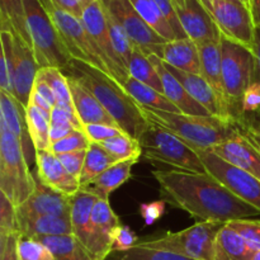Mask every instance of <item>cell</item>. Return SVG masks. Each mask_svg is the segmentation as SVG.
Listing matches in <instances>:
<instances>
[{
  "label": "cell",
  "mask_w": 260,
  "mask_h": 260,
  "mask_svg": "<svg viewBox=\"0 0 260 260\" xmlns=\"http://www.w3.org/2000/svg\"><path fill=\"white\" fill-rule=\"evenodd\" d=\"M18 231L17 207L12 201L0 192V235H9Z\"/></svg>",
  "instance_id": "45"
},
{
  "label": "cell",
  "mask_w": 260,
  "mask_h": 260,
  "mask_svg": "<svg viewBox=\"0 0 260 260\" xmlns=\"http://www.w3.org/2000/svg\"><path fill=\"white\" fill-rule=\"evenodd\" d=\"M243 116L260 117V84L251 83V85L244 94Z\"/></svg>",
  "instance_id": "49"
},
{
  "label": "cell",
  "mask_w": 260,
  "mask_h": 260,
  "mask_svg": "<svg viewBox=\"0 0 260 260\" xmlns=\"http://www.w3.org/2000/svg\"><path fill=\"white\" fill-rule=\"evenodd\" d=\"M102 146L111 152L114 157L122 161L127 159H140L142 155L141 145L137 139L127 134H121L118 136L109 139L107 141L102 142Z\"/></svg>",
  "instance_id": "39"
},
{
  "label": "cell",
  "mask_w": 260,
  "mask_h": 260,
  "mask_svg": "<svg viewBox=\"0 0 260 260\" xmlns=\"http://www.w3.org/2000/svg\"><path fill=\"white\" fill-rule=\"evenodd\" d=\"M142 156L151 161L170 165L175 170L206 173L197 152L168 129L149 122L139 139Z\"/></svg>",
  "instance_id": "7"
},
{
  "label": "cell",
  "mask_w": 260,
  "mask_h": 260,
  "mask_svg": "<svg viewBox=\"0 0 260 260\" xmlns=\"http://www.w3.org/2000/svg\"><path fill=\"white\" fill-rule=\"evenodd\" d=\"M251 260H260V250L254 253V255H253V258H251Z\"/></svg>",
  "instance_id": "60"
},
{
  "label": "cell",
  "mask_w": 260,
  "mask_h": 260,
  "mask_svg": "<svg viewBox=\"0 0 260 260\" xmlns=\"http://www.w3.org/2000/svg\"><path fill=\"white\" fill-rule=\"evenodd\" d=\"M99 3L106 14L118 23L127 33L135 47L140 48L147 56L162 57L164 46L168 41L145 22L129 0H99Z\"/></svg>",
  "instance_id": "9"
},
{
  "label": "cell",
  "mask_w": 260,
  "mask_h": 260,
  "mask_svg": "<svg viewBox=\"0 0 260 260\" xmlns=\"http://www.w3.org/2000/svg\"><path fill=\"white\" fill-rule=\"evenodd\" d=\"M222 84L229 117L235 123L243 119V98L253 83L254 52L234 41L221 37Z\"/></svg>",
  "instance_id": "5"
},
{
  "label": "cell",
  "mask_w": 260,
  "mask_h": 260,
  "mask_svg": "<svg viewBox=\"0 0 260 260\" xmlns=\"http://www.w3.org/2000/svg\"><path fill=\"white\" fill-rule=\"evenodd\" d=\"M211 150L225 161L250 173L260 180V151L240 131L233 139Z\"/></svg>",
  "instance_id": "20"
},
{
  "label": "cell",
  "mask_w": 260,
  "mask_h": 260,
  "mask_svg": "<svg viewBox=\"0 0 260 260\" xmlns=\"http://www.w3.org/2000/svg\"><path fill=\"white\" fill-rule=\"evenodd\" d=\"M206 173L212 175L233 194L260 212V180L250 173L234 167L215 154L211 149H196Z\"/></svg>",
  "instance_id": "10"
},
{
  "label": "cell",
  "mask_w": 260,
  "mask_h": 260,
  "mask_svg": "<svg viewBox=\"0 0 260 260\" xmlns=\"http://www.w3.org/2000/svg\"><path fill=\"white\" fill-rule=\"evenodd\" d=\"M128 74L131 78L151 86L155 90L162 93L161 79L155 69L154 63L150 61L149 56L145 55L140 48H135L128 61Z\"/></svg>",
  "instance_id": "34"
},
{
  "label": "cell",
  "mask_w": 260,
  "mask_h": 260,
  "mask_svg": "<svg viewBox=\"0 0 260 260\" xmlns=\"http://www.w3.org/2000/svg\"><path fill=\"white\" fill-rule=\"evenodd\" d=\"M223 225L222 222H197L178 233L142 239L137 245L170 251L194 260H213L216 236Z\"/></svg>",
  "instance_id": "8"
},
{
  "label": "cell",
  "mask_w": 260,
  "mask_h": 260,
  "mask_svg": "<svg viewBox=\"0 0 260 260\" xmlns=\"http://www.w3.org/2000/svg\"><path fill=\"white\" fill-rule=\"evenodd\" d=\"M62 73L73 76L85 86L116 121L119 128L134 139H140L145 128L149 126V121L142 116L139 104L127 94L116 79L79 60L71 61L70 66Z\"/></svg>",
  "instance_id": "2"
},
{
  "label": "cell",
  "mask_w": 260,
  "mask_h": 260,
  "mask_svg": "<svg viewBox=\"0 0 260 260\" xmlns=\"http://www.w3.org/2000/svg\"><path fill=\"white\" fill-rule=\"evenodd\" d=\"M50 14L60 32L63 45L68 48L71 58L89 63L109 75L108 69L99 52V48L96 47L93 38L85 29L80 18H76L55 8L51 9Z\"/></svg>",
  "instance_id": "12"
},
{
  "label": "cell",
  "mask_w": 260,
  "mask_h": 260,
  "mask_svg": "<svg viewBox=\"0 0 260 260\" xmlns=\"http://www.w3.org/2000/svg\"><path fill=\"white\" fill-rule=\"evenodd\" d=\"M28 132L32 140L35 154L37 151H48L51 150L50 139V121L32 104L25 109Z\"/></svg>",
  "instance_id": "36"
},
{
  "label": "cell",
  "mask_w": 260,
  "mask_h": 260,
  "mask_svg": "<svg viewBox=\"0 0 260 260\" xmlns=\"http://www.w3.org/2000/svg\"><path fill=\"white\" fill-rule=\"evenodd\" d=\"M81 22L95 42L96 47L99 48V52L108 69L109 75L116 79L121 85H123L124 81L129 78V74L114 50L111 33H109L107 15L99 0H95L93 4L86 8L81 17Z\"/></svg>",
  "instance_id": "13"
},
{
  "label": "cell",
  "mask_w": 260,
  "mask_h": 260,
  "mask_svg": "<svg viewBox=\"0 0 260 260\" xmlns=\"http://www.w3.org/2000/svg\"><path fill=\"white\" fill-rule=\"evenodd\" d=\"M250 10L255 28H260V0H250Z\"/></svg>",
  "instance_id": "58"
},
{
  "label": "cell",
  "mask_w": 260,
  "mask_h": 260,
  "mask_svg": "<svg viewBox=\"0 0 260 260\" xmlns=\"http://www.w3.org/2000/svg\"><path fill=\"white\" fill-rule=\"evenodd\" d=\"M36 78L45 81V83L52 89V91L55 93L56 101H57V104H56V106H60L62 107V108L69 109V111L76 112L75 107H74V103H73V96H71L68 78H66V75L60 70V69H56V68L40 69Z\"/></svg>",
  "instance_id": "35"
},
{
  "label": "cell",
  "mask_w": 260,
  "mask_h": 260,
  "mask_svg": "<svg viewBox=\"0 0 260 260\" xmlns=\"http://www.w3.org/2000/svg\"><path fill=\"white\" fill-rule=\"evenodd\" d=\"M241 2H243L244 4H245V5H248V7L250 8V0H241Z\"/></svg>",
  "instance_id": "61"
},
{
  "label": "cell",
  "mask_w": 260,
  "mask_h": 260,
  "mask_svg": "<svg viewBox=\"0 0 260 260\" xmlns=\"http://www.w3.org/2000/svg\"><path fill=\"white\" fill-rule=\"evenodd\" d=\"M253 255L243 236L225 223L216 236L213 260H251Z\"/></svg>",
  "instance_id": "29"
},
{
  "label": "cell",
  "mask_w": 260,
  "mask_h": 260,
  "mask_svg": "<svg viewBox=\"0 0 260 260\" xmlns=\"http://www.w3.org/2000/svg\"><path fill=\"white\" fill-rule=\"evenodd\" d=\"M139 108L147 121L172 132L193 150L212 149L239 134L233 119L216 116H189L147 108L140 104Z\"/></svg>",
  "instance_id": "3"
},
{
  "label": "cell",
  "mask_w": 260,
  "mask_h": 260,
  "mask_svg": "<svg viewBox=\"0 0 260 260\" xmlns=\"http://www.w3.org/2000/svg\"><path fill=\"white\" fill-rule=\"evenodd\" d=\"M118 216L114 213L108 200H98L91 215V229L86 249L94 260H106L112 253V238L118 226Z\"/></svg>",
  "instance_id": "15"
},
{
  "label": "cell",
  "mask_w": 260,
  "mask_h": 260,
  "mask_svg": "<svg viewBox=\"0 0 260 260\" xmlns=\"http://www.w3.org/2000/svg\"><path fill=\"white\" fill-rule=\"evenodd\" d=\"M18 217H37V216H56L70 218L71 197L47 187L36 178L35 192L17 207Z\"/></svg>",
  "instance_id": "16"
},
{
  "label": "cell",
  "mask_w": 260,
  "mask_h": 260,
  "mask_svg": "<svg viewBox=\"0 0 260 260\" xmlns=\"http://www.w3.org/2000/svg\"><path fill=\"white\" fill-rule=\"evenodd\" d=\"M239 131L260 151V117H244L236 123Z\"/></svg>",
  "instance_id": "51"
},
{
  "label": "cell",
  "mask_w": 260,
  "mask_h": 260,
  "mask_svg": "<svg viewBox=\"0 0 260 260\" xmlns=\"http://www.w3.org/2000/svg\"><path fill=\"white\" fill-rule=\"evenodd\" d=\"M29 104H32L33 107H36V108H37L38 111H40L41 113H42L43 116H45L46 118L50 121L51 113H52V111H53V106L52 104L48 103V102L46 101V99L43 98V96L41 95L37 90H35V89H33L32 94H30ZM29 104H28V106H29Z\"/></svg>",
  "instance_id": "55"
},
{
  "label": "cell",
  "mask_w": 260,
  "mask_h": 260,
  "mask_svg": "<svg viewBox=\"0 0 260 260\" xmlns=\"http://www.w3.org/2000/svg\"><path fill=\"white\" fill-rule=\"evenodd\" d=\"M23 3L32 48L40 69L56 68L61 71L66 70L73 58L63 45L50 12L43 7L41 0H23Z\"/></svg>",
  "instance_id": "4"
},
{
  "label": "cell",
  "mask_w": 260,
  "mask_h": 260,
  "mask_svg": "<svg viewBox=\"0 0 260 260\" xmlns=\"http://www.w3.org/2000/svg\"><path fill=\"white\" fill-rule=\"evenodd\" d=\"M137 161L139 159H127L116 162L109 169L102 173L98 178H95L88 187L81 189L96 196L99 200L109 201V196L131 178L132 168Z\"/></svg>",
  "instance_id": "25"
},
{
  "label": "cell",
  "mask_w": 260,
  "mask_h": 260,
  "mask_svg": "<svg viewBox=\"0 0 260 260\" xmlns=\"http://www.w3.org/2000/svg\"><path fill=\"white\" fill-rule=\"evenodd\" d=\"M36 167H37V178L47 187L73 197L80 190V182L70 174L63 168L57 155L51 150L48 151H37Z\"/></svg>",
  "instance_id": "18"
},
{
  "label": "cell",
  "mask_w": 260,
  "mask_h": 260,
  "mask_svg": "<svg viewBox=\"0 0 260 260\" xmlns=\"http://www.w3.org/2000/svg\"><path fill=\"white\" fill-rule=\"evenodd\" d=\"M70 86L73 103L75 107L76 114L80 119L81 124H108V126H117L113 118L109 116L108 112L104 109L98 102V99L85 88L81 85L73 76L66 75Z\"/></svg>",
  "instance_id": "22"
},
{
  "label": "cell",
  "mask_w": 260,
  "mask_h": 260,
  "mask_svg": "<svg viewBox=\"0 0 260 260\" xmlns=\"http://www.w3.org/2000/svg\"><path fill=\"white\" fill-rule=\"evenodd\" d=\"M99 198L86 190L80 189L71 197L70 220L73 235L86 248L91 229V215Z\"/></svg>",
  "instance_id": "27"
},
{
  "label": "cell",
  "mask_w": 260,
  "mask_h": 260,
  "mask_svg": "<svg viewBox=\"0 0 260 260\" xmlns=\"http://www.w3.org/2000/svg\"><path fill=\"white\" fill-rule=\"evenodd\" d=\"M2 60H0V89L7 93H14V37L9 30H0Z\"/></svg>",
  "instance_id": "38"
},
{
  "label": "cell",
  "mask_w": 260,
  "mask_h": 260,
  "mask_svg": "<svg viewBox=\"0 0 260 260\" xmlns=\"http://www.w3.org/2000/svg\"><path fill=\"white\" fill-rule=\"evenodd\" d=\"M161 60L167 65L185 73L201 74L200 51L197 43L189 38L169 41L165 43Z\"/></svg>",
  "instance_id": "24"
},
{
  "label": "cell",
  "mask_w": 260,
  "mask_h": 260,
  "mask_svg": "<svg viewBox=\"0 0 260 260\" xmlns=\"http://www.w3.org/2000/svg\"><path fill=\"white\" fill-rule=\"evenodd\" d=\"M84 134L90 142L102 144L109 139L118 136L121 134H126L122 128L117 126H108V124H84Z\"/></svg>",
  "instance_id": "47"
},
{
  "label": "cell",
  "mask_w": 260,
  "mask_h": 260,
  "mask_svg": "<svg viewBox=\"0 0 260 260\" xmlns=\"http://www.w3.org/2000/svg\"><path fill=\"white\" fill-rule=\"evenodd\" d=\"M18 231L20 235L37 239L42 236L71 235L73 226L68 217L37 216V217H18Z\"/></svg>",
  "instance_id": "26"
},
{
  "label": "cell",
  "mask_w": 260,
  "mask_h": 260,
  "mask_svg": "<svg viewBox=\"0 0 260 260\" xmlns=\"http://www.w3.org/2000/svg\"><path fill=\"white\" fill-rule=\"evenodd\" d=\"M160 194L167 203L185 211L197 222H222L260 215L208 173L154 170Z\"/></svg>",
  "instance_id": "1"
},
{
  "label": "cell",
  "mask_w": 260,
  "mask_h": 260,
  "mask_svg": "<svg viewBox=\"0 0 260 260\" xmlns=\"http://www.w3.org/2000/svg\"><path fill=\"white\" fill-rule=\"evenodd\" d=\"M13 37H14V74H13L14 93L13 95L27 109L40 66L36 60L33 48L18 36L13 35Z\"/></svg>",
  "instance_id": "17"
},
{
  "label": "cell",
  "mask_w": 260,
  "mask_h": 260,
  "mask_svg": "<svg viewBox=\"0 0 260 260\" xmlns=\"http://www.w3.org/2000/svg\"><path fill=\"white\" fill-rule=\"evenodd\" d=\"M228 225L243 236L254 253L260 250V221L241 218V220L230 221Z\"/></svg>",
  "instance_id": "44"
},
{
  "label": "cell",
  "mask_w": 260,
  "mask_h": 260,
  "mask_svg": "<svg viewBox=\"0 0 260 260\" xmlns=\"http://www.w3.org/2000/svg\"><path fill=\"white\" fill-rule=\"evenodd\" d=\"M37 240L50 249L55 260H94L88 249L73 234L42 236V238H37Z\"/></svg>",
  "instance_id": "32"
},
{
  "label": "cell",
  "mask_w": 260,
  "mask_h": 260,
  "mask_svg": "<svg viewBox=\"0 0 260 260\" xmlns=\"http://www.w3.org/2000/svg\"><path fill=\"white\" fill-rule=\"evenodd\" d=\"M33 89L35 90H37L38 93L41 94V95L43 96V98L46 99V101L48 102L50 104H52L53 107L57 104V101H56V96H55V93L52 91V89L50 88V86L47 85V84L45 83V81L40 80V79L36 78V81H35V86H33Z\"/></svg>",
  "instance_id": "56"
},
{
  "label": "cell",
  "mask_w": 260,
  "mask_h": 260,
  "mask_svg": "<svg viewBox=\"0 0 260 260\" xmlns=\"http://www.w3.org/2000/svg\"><path fill=\"white\" fill-rule=\"evenodd\" d=\"M18 255L20 260H55L50 249L37 239L27 238L19 234L18 238Z\"/></svg>",
  "instance_id": "41"
},
{
  "label": "cell",
  "mask_w": 260,
  "mask_h": 260,
  "mask_svg": "<svg viewBox=\"0 0 260 260\" xmlns=\"http://www.w3.org/2000/svg\"><path fill=\"white\" fill-rule=\"evenodd\" d=\"M50 2L55 9H58L61 12H65L81 19L86 8L93 4L95 0H50Z\"/></svg>",
  "instance_id": "52"
},
{
  "label": "cell",
  "mask_w": 260,
  "mask_h": 260,
  "mask_svg": "<svg viewBox=\"0 0 260 260\" xmlns=\"http://www.w3.org/2000/svg\"><path fill=\"white\" fill-rule=\"evenodd\" d=\"M253 52H254V57H255L253 83L260 84V28H255V41H254Z\"/></svg>",
  "instance_id": "57"
},
{
  "label": "cell",
  "mask_w": 260,
  "mask_h": 260,
  "mask_svg": "<svg viewBox=\"0 0 260 260\" xmlns=\"http://www.w3.org/2000/svg\"><path fill=\"white\" fill-rule=\"evenodd\" d=\"M118 161L119 160L114 157L111 152L107 151L101 144L91 142L89 149L86 150L85 162H84L83 172L79 179L80 189L88 187L95 178H98L102 173H104Z\"/></svg>",
  "instance_id": "33"
},
{
  "label": "cell",
  "mask_w": 260,
  "mask_h": 260,
  "mask_svg": "<svg viewBox=\"0 0 260 260\" xmlns=\"http://www.w3.org/2000/svg\"><path fill=\"white\" fill-rule=\"evenodd\" d=\"M0 124L19 140L27 157L32 140L28 132L25 108L15 99L14 95L2 89H0Z\"/></svg>",
  "instance_id": "23"
},
{
  "label": "cell",
  "mask_w": 260,
  "mask_h": 260,
  "mask_svg": "<svg viewBox=\"0 0 260 260\" xmlns=\"http://www.w3.org/2000/svg\"><path fill=\"white\" fill-rule=\"evenodd\" d=\"M203 5L213 17L222 37L253 51L255 24L248 5L241 0H210Z\"/></svg>",
  "instance_id": "11"
},
{
  "label": "cell",
  "mask_w": 260,
  "mask_h": 260,
  "mask_svg": "<svg viewBox=\"0 0 260 260\" xmlns=\"http://www.w3.org/2000/svg\"><path fill=\"white\" fill-rule=\"evenodd\" d=\"M18 238V233L0 235V260H20L17 249Z\"/></svg>",
  "instance_id": "54"
},
{
  "label": "cell",
  "mask_w": 260,
  "mask_h": 260,
  "mask_svg": "<svg viewBox=\"0 0 260 260\" xmlns=\"http://www.w3.org/2000/svg\"><path fill=\"white\" fill-rule=\"evenodd\" d=\"M139 238L128 226L121 225L114 230L112 238V253H126L139 244Z\"/></svg>",
  "instance_id": "46"
},
{
  "label": "cell",
  "mask_w": 260,
  "mask_h": 260,
  "mask_svg": "<svg viewBox=\"0 0 260 260\" xmlns=\"http://www.w3.org/2000/svg\"><path fill=\"white\" fill-rule=\"evenodd\" d=\"M36 188V178L28 167L19 140L0 124V192L15 207L22 206Z\"/></svg>",
  "instance_id": "6"
},
{
  "label": "cell",
  "mask_w": 260,
  "mask_h": 260,
  "mask_svg": "<svg viewBox=\"0 0 260 260\" xmlns=\"http://www.w3.org/2000/svg\"><path fill=\"white\" fill-rule=\"evenodd\" d=\"M122 88L127 91L129 96L134 99L136 103L140 106L147 107V108H155L160 109V111L167 112H174V113H182L167 96L160 91L155 90L151 86L146 85V84L141 83V81L136 80V79L129 76Z\"/></svg>",
  "instance_id": "30"
},
{
  "label": "cell",
  "mask_w": 260,
  "mask_h": 260,
  "mask_svg": "<svg viewBox=\"0 0 260 260\" xmlns=\"http://www.w3.org/2000/svg\"><path fill=\"white\" fill-rule=\"evenodd\" d=\"M201 2L203 3V4H205V3H207V2H210V0H201Z\"/></svg>",
  "instance_id": "62"
},
{
  "label": "cell",
  "mask_w": 260,
  "mask_h": 260,
  "mask_svg": "<svg viewBox=\"0 0 260 260\" xmlns=\"http://www.w3.org/2000/svg\"><path fill=\"white\" fill-rule=\"evenodd\" d=\"M86 150L84 151H76V152H69V154H61L57 155L58 160L61 164L63 165L66 170L70 173L73 177L76 179H80L81 172H83L84 162H85Z\"/></svg>",
  "instance_id": "50"
},
{
  "label": "cell",
  "mask_w": 260,
  "mask_h": 260,
  "mask_svg": "<svg viewBox=\"0 0 260 260\" xmlns=\"http://www.w3.org/2000/svg\"><path fill=\"white\" fill-rule=\"evenodd\" d=\"M135 9L139 12V14L144 18L145 22L152 28L156 33H159L162 38L169 42V41L175 40V35L173 32L172 27L164 15L160 12L159 7L155 3V0H129Z\"/></svg>",
  "instance_id": "37"
},
{
  "label": "cell",
  "mask_w": 260,
  "mask_h": 260,
  "mask_svg": "<svg viewBox=\"0 0 260 260\" xmlns=\"http://www.w3.org/2000/svg\"><path fill=\"white\" fill-rule=\"evenodd\" d=\"M165 202L164 200L154 201V202L150 203H142L140 205V215L144 218L145 225L151 226L156 222L157 220L162 217L165 212Z\"/></svg>",
  "instance_id": "53"
},
{
  "label": "cell",
  "mask_w": 260,
  "mask_h": 260,
  "mask_svg": "<svg viewBox=\"0 0 260 260\" xmlns=\"http://www.w3.org/2000/svg\"><path fill=\"white\" fill-rule=\"evenodd\" d=\"M41 3H42L43 4V7L46 8V9L48 10V12H51V9H52V4H51V2L50 0H41Z\"/></svg>",
  "instance_id": "59"
},
{
  "label": "cell",
  "mask_w": 260,
  "mask_h": 260,
  "mask_svg": "<svg viewBox=\"0 0 260 260\" xmlns=\"http://www.w3.org/2000/svg\"><path fill=\"white\" fill-rule=\"evenodd\" d=\"M198 51H200L201 75L210 83V85L215 89L216 93L225 102V93H223L222 84V51H221V42L198 45Z\"/></svg>",
  "instance_id": "28"
},
{
  "label": "cell",
  "mask_w": 260,
  "mask_h": 260,
  "mask_svg": "<svg viewBox=\"0 0 260 260\" xmlns=\"http://www.w3.org/2000/svg\"><path fill=\"white\" fill-rule=\"evenodd\" d=\"M155 3L159 7L160 12L164 15V18L167 19V22L169 23V25L172 27L173 32L175 35V40H183V38H188L185 35L184 29H183L182 24L179 22V18H178L177 10H175L174 4H173V0H155Z\"/></svg>",
  "instance_id": "48"
},
{
  "label": "cell",
  "mask_w": 260,
  "mask_h": 260,
  "mask_svg": "<svg viewBox=\"0 0 260 260\" xmlns=\"http://www.w3.org/2000/svg\"><path fill=\"white\" fill-rule=\"evenodd\" d=\"M2 30H9L32 47L23 0H0Z\"/></svg>",
  "instance_id": "31"
},
{
  "label": "cell",
  "mask_w": 260,
  "mask_h": 260,
  "mask_svg": "<svg viewBox=\"0 0 260 260\" xmlns=\"http://www.w3.org/2000/svg\"><path fill=\"white\" fill-rule=\"evenodd\" d=\"M107 20H108L109 33H111L112 43H113L116 53L118 55L119 60H121L122 62H123V65L126 66L127 70H128V61L129 58H131L132 52H134L136 47H135V45L131 42V40H129V37L127 36V33L122 29V27L118 23L114 22L109 15H107Z\"/></svg>",
  "instance_id": "40"
},
{
  "label": "cell",
  "mask_w": 260,
  "mask_h": 260,
  "mask_svg": "<svg viewBox=\"0 0 260 260\" xmlns=\"http://www.w3.org/2000/svg\"><path fill=\"white\" fill-rule=\"evenodd\" d=\"M119 258L123 260H194L170 251L157 250V249H150L140 245H136L126 253H122Z\"/></svg>",
  "instance_id": "43"
},
{
  "label": "cell",
  "mask_w": 260,
  "mask_h": 260,
  "mask_svg": "<svg viewBox=\"0 0 260 260\" xmlns=\"http://www.w3.org/2000/svg\"><path fill=\"white\" fill-rule=\"evenodd\" d=\"M167 68L183 84V86L187 89L189 95L193 99H196L203 108H206V111L211 116L231 119L229 117L225 102L221 99V96L216 93L215 89L210 85V83L201 74L185 73V71L178 70V69L172 68L169 65H167Z\"/></svg>",
  "instance_id": "19"
},
{
  "label": "cell",
  "mask_w": 260,
  "mask_h": 260,
  "mask_svg": "<svg viewBox=\"0 0 260 260\" xmlns=\"http://www.w3.org/2000/svg\"><path fill=\"white\" fill-rule=\"evenodd\" d=\"M150 61L154 63L155 69L161 79L162 94L179 109L182 113L189 116H211L206 108H203L196 99H193L183 86V84L173 75L164 63V61L155 55L149 56Z\"/></svg>",
  "instance_id": "21"
},
{
  "label": "cell",
  "mask_w": 260,
  "mask_h": 260,
  "mask_svg": "<svg viewBox=\"0 0 260 260\" xmlns=\"http://www.w3.org/2000/svg\"><path fill=\"white\" fill-rule=\"evenodd\" d=\"M90 144L91 142L89 141V139L84 134L83 129H76V131H74L69 136L51 144V151L55 155L84 151V150L89 149Z\"/></svg>",
  "instance_id": "42"
},
{
  "label": "cell",
  "mask_w": 260,
  "mask_h": 260,
  "mask_svg": "<svg viewBox=\"0 0 260 260\" xmlns=\"http://www.w3.org/2000/svg\"><path fill=\"white\" fill-rule=\"evenodd\" d=\"M173 4L185 35L197 46L221 42L220 29L201 0H173Z\"/></svg>",
  "instance_id": "14"
}]
</instances>
